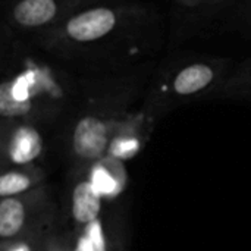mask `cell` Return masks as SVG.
Listing matches in <instances>:
<instances>
[{
  "instance_id": "cell-1",
  "label": "cell",
  "mask_w": 251,
  "mask_h": 251,
  "mask_svg": "<svg viewBox=\"0 0 251 251\" xmlns=\"http://www.w3.org/2000/svg\"><path fill=\"white\" fill-rule=\"evenodd\" d=\"M163 40L165 22L157 9L107 0L75 13L32 44L76 75H106L156 59Z\"/></svg>"
},
{
  "instance_id": "cell-2",
  "label": "cell",
  "mask_w": 251,
  "mask_h": 251,
  "mask_svg": "<svg viewBox=\"0 0 251 251\" xmlns=\"http://www.w3.org/2000/svg\"><path fill=\"white\" fill-rule=\"evenodd\" d=\"M156 68L153 59L124 72L78 75L76 97L63 121L72 176L107 154L119 125L141 103Z\"/></svg>"
},
{
  "instance_id": "cell-3",
  "label": "cell",
  "mask_w": 251,
  "mask_h": 251,
  "mask_svg": "<svg viewBox=\"0 0 251 251\" xmlns=\"http://www.w3.org/2000/svg\"><path fill=\"white\" fill-rule=\"evenodd\" d=\"M12 59L0 87L1 121L43 126L63 122L78 91L79 76L46 56Z\"/></svg>"
},
{
  "instance_id": "cell-4",
  "label": "cell",
  "mask_w": 251,
  "mask_h": 251,
  "mask_svg": "<svg viewBox=\"0 0 251 251\" xmlns=\"http://www.w3.org/2000/svg\"><path fill=\"white\" fill-rule=\"evenodd\" d=\"M237 63L229 57L179 54L153 72L140 109L153 121L194 101L215 99Z\"/></svg>"
},
{
  "instance_id": "cell-5",
  "label": "cell",
  "mask_w": 251,
  "mask_h": 251,
  "mask_svg": "<svg viewBox=\"0 0 251 251\" xmlns=\"http://www.w3.org/2000/svg\"><path fill=\"white\" fill-rule=\"evenodd\" d=\"M101 1L107 0H10L6 26L34 41L75 13Z\"/></svg>"
},
{
  "instance_id": "cell-6",
  "label": "cell",
  "mask_w": 251,
  "mask_h": 251,
  "mask_svg": "<svg viewBox=\"0 0 251 251\" xmlns=\"http://www.w3.org/2000/svg\"><path fill=\"white\" fill-rule=\"evenodd\" d=\"M57 222V206L46 184L25 194L0 199V240Z\"/></svg>"
},
{
  "instance_id": "cell-7",
  "label": "cell",
  "mask_w": 251,
  "mask_h": 251,
  "mask_svg": "<svg viewBox=\"0 0 251 251\" xmlns=\"http://www.w3.org/2000/svg\"><path fill=\"white\" fill-rule=\"evenodd\" d=\"M43 125L1 121V168L35 163L46 150Z\"/></svg>"
},
{
  "instance_id": "cell-8",
  "label": "cell",
  "mask_w": 251,
  "mask_h": 251,
  "mask_svg": "<svg viewBox=\"0 0 251 251\" xmlns=\"http://www.w3.org/2000/svg\"><path fill=\"white\" fill-rule=\"evenodd\" d=\"M154 125L156 121L149 118L138 106L119 125L110 141L107 156H112L122 162L134 159L144 149L147 140L153 132Z\"/></svg>"
},
{
  "instance_id": "cell-9",
  "label": "cell",
  "mask_w": 251,
  "mask_h": 251,
  "mask_svg": "<svg viewBox=\"0 0 251 251\" xmlns=\"http://www.w3.org/2000/svg\"><path fill=\"white\" fill-rule=\"evenodd\" d=\"M72 190L69 196V216L72 229L84 228L99 219L103 209V197L99 194L87 172L72 176Z\"/></svg>"
},
{
  "instance_id": "cell-10",
  "label": "cell",
  "mask_w": 251,
  "mask_h": 251,
  "mask_svg": "<svg viewBox=\"0 0 251 251\" xmlns=\"http://www.w3.org/2000/svg\"><path fill=\"white\" fill-rule=\"evenodd\" d=\"M87 176L103 197V200L118 199V196L124 193L128 184L125 162L107 154L88 168Z\"/></svg>"
},
{
  "instance_id": "cell-11",
  "label": "cell",
  "mask_w": 251,
  "mask_h": 251,
  "mask_svg": "<svg viewBox=\"0 0 251 251\" xmlns=\"http://www.w3.org/2000/svg\"><path fill=\"white\" fill-rule=\"evenodd\" d=\"M46 181L47 171L37 163L1 168L0 199L29 193L46 185Z\"/></svg>"
},
{
  "instance_id": "cell-12",
  "label": "cell",
  "mask_w": 251,
  "mask_h": 251,
  "mask_svg": "<svg viewBox=\"0 0 251 251\" xmlns=\"http://www.w3.org/2000/svg\"><path fill=\"white\" fill-rule=\"evenodd\" d=\"M215 99L251 103V57L234 66Z\"/></svg>"
},
{
  "instance_id": "cell-13",
  "label": "cell",
  "mask_w": 251,
  "mask_h": 251,
  "mask_svg": "<svg viewBox=\"0 0 251 251\" xmlns=\"http://www.w3.org/2000/svg\"><path fill=\"white\" fill-rule=\"evenodd\" d=\"M74 231V251H113L101 219Z\"/></svg>"
},
{
  "instance_id": "cell-14",
  "label": "cell",
  "mask_w": 251,
  "mask_h": 251,
  "mask_svg": "<svg viewBox=\"0 0 251 251\" xmlns=\"http://www.w3.org/2000/svg\"><path fill=\"white\" fill-rule=\"evenodd\" d=\"M59 222L35 228L12 240H4L0 244V251H46L47 243Z\"/></svg>"
},
{
  "instance_id": "cell-15",
  "label": "cell",
  "mask_w": 251,
  "mask_h": 251,
  "mask_svg": "<svg viewBox=\"0 0 251 251\" xmlns=\"http://www.w3.org/2000/svg\"><path fill=\"white\" fill-rule=\"evenodd\" d=\"M229 1H232V0H204V3L201 4L200 9H216V7L228 4Z\"/></svg>"
},
{
  "instance_id": "cell-16",
  "label": "cell",
  "mask_w": 251,
  "mask_h": 251,
  "mask_svg": "<svg viewBox=\"0 0 251 251\" xmlns=\"http://www.w3.org/2000/svg\"><path fill=\"white\" fill-rule=\"evenodd\" d=\"M179 6L182 7H188V9H197L201 7V4L204 3V0H175Z\"/></svg>"
}]
</instances>
